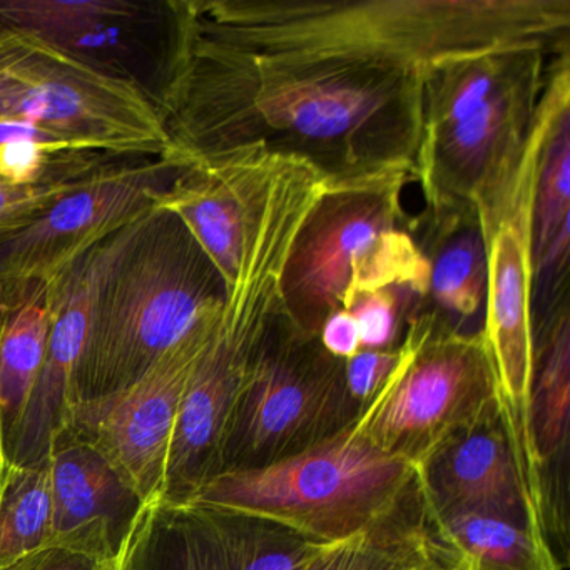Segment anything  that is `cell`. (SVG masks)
<instances>
[{
	"instance_id": "obj_4",
	"label": "cell",
	"mask_w": 570,
	"mask_h": 570,
	"mask_svg": "<svg viewBox=\"0 0 570 570\" xmlns=\"http://www.w3.org/2000/svg\"><path fill=\"white\" fill-rule=\"evenodd\" d=\"M368 405L352 425L299 455L219 473L191 502L262 517L323 543L419 532V470L373 442Z\"/></svg>"
},
{
	"instance_id": "obj_22",
	"label": "cell",
	"mask_w": 570,
	"mask_h": 570,
	"mask_svg": "<svg viewBox=\"0 0 570 570\" xmlns=\"http://www.w3.org/2000/svg\"><path fill=\"white\" fill-rule=\"evenodd\" d=\"M88 169L85 153L65 151L29 126L0 122V235L38 218L72 191Z\"/></svg>"
},
{
	"instance_id": "obj_9",
	"label": "cell",
	"mask_w": 570,
	"mask_h": 570,
	"mask_svg": "<svg viewBox=\"0 0 570 570\" xmlns=\"http://www.w3.org/2000/svg\"><path fill=\"white\" fill-rule=\"evenodd\" d=\"M499 406L482 332H453L432 309L406 325L399 363L368 405L373 442L419 465L440 443Z\"/></svg>"
},
{
	"instance_id": "obj_12",
	"label": "cell",
	"mask_w": 570,
	"mask_h": 570,
	"mask_svg": "<svg viewBox=\"0 0 570 570\" xmlns=\"http://www.w3.org/2000/svg\"><path fill=\"white\" fill-rule=\"evenodd\" d=\"M559 58L537 66L466 118L423 132L413 179L429 212L480 208L509 181Z\"/></svg>"
},
{
	"instance_id": "obj_20",
	"label": "cell",
	"mask_w": 570,
	"mask_h": 570,
	"mask_svg": "<svg viewBox=\"0 0 570 570\" xmlns=\"http://www.w3.org/2000/svg\"><path fill=\"white\" fill-rule=\"evenodd\" d=\"M413 236L430 266L425 308L453 332L475 335L487 298V253L475 209L429 212L412 223ZM423 308V309H425Z\"/></svg>"
},
{
	"instance_id": "obj_21",
	"label": "cell",
	"mask_w": 570,
	"mask_h": 570,
	"mask_svg": "<svg viewBox=\"0 0 570 570\" xmlns=\"http://www.w3.org/2000/svg\"><path fill=\"white\" fill-rule=\"evenodd\" d=\"M423 546L432 570H563L546 535L489 515H423Z\"/></svg>"
},
{
	"instance_id": "obj_14",
	"label": "cell",
	"mask_w": 570,
	"mask_h": 570,
	"mask_svg": "<svg viewBox=\"0 0 570 570\" xmlns=\"http://www.w3.org/2000/svg\"><path fill=\"white\" fill-rule=\"evenodd\" d=\"M218 318L173 346L135 385L76 405L62 429L95 446L148 505L161 497L186 385Z\"/></svg>"
},
{
	"instance_id": "obj_7",
	"label": "cell",
	"mask_w": 570,
	"mask_h": 570,
	"mask_svg": "<svg viewBox=\"0 0 570 570\" xmlns=\"http://www.w3.org/2000/svg\"><path fill=\"white\" fill-rule=\"evenodd\" d=\"M410 175L325 186L303 219L283 266L279 308L320 338L322 326L356 293L390 286L429 296L430 266L402 205Z\"/></svg>"
},
{
	"instance_id": "obj_23",
	"label": "cell",
	"mask_w": 570,
	"mask_h": 570,
	"mask_svg": "<svg viewBox=\"0 0 570 570\" xmlns=\"http://www.w3.org/2000/svg\"><path fill=\"white\" fill-rule=\"evenodd\" d=\"M51 285L0 288V460L12 445L45 362L51 330Z\"/></svg>"
},
{
	"instance_id": "obj_17",
	"label": "cell",
	"mask_w": 570,
	"mask_h": 570,
	"mask_svg": "<svg viewBox=\"0 0 570 570\" xmlns=\"http://www.w3.org/2000/svg\"><path fill=\"white\" fill-rule=\"evenodd\" d=\"M49 465L52 547L91 557L102 566L121 563L148 503L95 446L66 430L52 442Z\"/></svg>"
},
{
	"instance_id": "obj_1",
	"label": "cell",
	"mask_w": 570,
	"mask_h": 570,
	"mask_svg": "<svg viewBox=\"0 0 570 570\" xmlns=\"http://www.w3.org/2000/svg\"><path fill=\"white\" fill-rule=\"evenodd\" d=\"M155 96L169 149L191 165L259 145L326 186L403 173L413 178L426 72L392 62L252 58L195 35L165 2Z\"/></svg>"
},
{
	"instance_id": "obj_10",
	"label": "cell",
	"mask_w": 570,
	"mask_h": 570,
	"mask_svg": "<svg viewBox=\"0 0 570 570\" xmlns=\"http://www.w3.org/2000/svg\"><path fill=\"white\" fill-rule=\"evenodd\" d=\"M12 32V69L24 89L14 122L36 126L79 151L163 158L169 139L151 92L86 59Z\"/></svg>"
},
{
	"instance_id": "obj_31",
	"label": "cell",
	"mask_w": 570,
	"mask_h": 570,
	"mask_svg": "<svg viewBox=\"0 0 570 570\" xmlns=\"http://www.w3.org/2000/svg\"><path fill=\"white\" fill-rule=\"evenodd\" d=\"M109 567L112 566H102L91 557L62 549V547H48V549L29 553L0 570H109Z\"/></svg>"
},
{
	"instance_id": "obj_8",
	"label": "cell",
	"mask_w": 570,
	"mask_h": 570,
	"mask_svg": "<svg viewBox=\"0 0 570 570\" xmlns=\"http://www.w3.org/2000/svg\"><path fill=\"white\" fill-rule=\"evenodd\" d=\"M363 409L350 393L346 360L299 332L278 303L229 425L222 473L299 455L352 425Z\"/></svg>"
},
{
	"instance_id": "obj_29",
	"label": "cell",
	"mask_w": 570,
	"mask_h": 570,
	"mask_svg": "<svg viewBox=\"0 0 570 570\" xmlns=\"http://www.w3.org/2000/svg\"><path fill=\"white\" fill-rule=\"evenodd\" d=\"M425 302L413 289L390 286L376 292L356 293L343 309L355 316L362 350H396L409 320Z\"/></svg>"
},
{
	"instance_id": "obj_3",
	"label": "cell",
	"mask_w": 570,
	"mask_h": 570,
	"mask_svg": "<svg viewBox=\"0 0 570 570\" xmlns=\"http://www.w3.org/2000/svg\"><path fill=\"white\" fill-rule=\"evenodd\" d=\"M226 295L225 278L188 226L156 203L119 232L102 269L72 409L135 385L173 346L215 322Z\"/></svg>"
},
{
	"instance_id": "obj_15",
	"label": "cell",
	"mask_w": 570,
	"mask_h": 570,
	"mask_svg": "<svg viewBox=\"0 0 570 570\" xmlns=\"http://www.w3.org/2000/svg\"><path fill=\"white\" fill-rule=\"evenodd\" d=\"M416 470L423 515L489 513L533 527L546 535L499 406L450 435Z\"/></svg>"
},
{
	"instance_id": "obj_33",
	"label": "cell",
	"mask_w": 570,
	"mask_h": 570,
	"mask_svg": "<svg viewBox=\"0 0 570 570\" xmlns=\"http://www.w3.org/2000/svg\"><path fill=\"white\" fill-rule=\"evenodd\" d=\"M22 89L24 85L12 69V32L0 29V122H14Z\"/></svg>"
},
{
	"instance_id": "obj_5",
	"label": "cell",
	"mask_w": 570,
	"mask_h": 570,
	"mask_svg": "<svg viewBox=\"0 0 570 570\" xmlns=\"http://www.w3.org/2000/svg\"><path fill=\"white\" fill-rule=\"evenodd\" d=\"M312 208L302 189L275 185L242 249L225 306L179 409L158 503H186L222 473L223 446L263 333L279 303L293 239Z\"/></svg>"
},
{
	"instance_id": "obj_16",
	"label": "cell",
	"mask_w": 570,
	"mask_h": 570,
	"mask_svg": "<svg viewBox=\"0 0 570 570\" xmlns=\"http://www.w3.org/2000/svg\"><path fill=\"white\" fill-rule=\"evenodd\" d=\"M283 156L262 146L186 165L158 205L181 218L232 285L249 229L258 222Z\"/></svg>"
},
{
	"instance_id": "obj_2",
	"label": "cell",
	"mask_w": 570,
	"mask_h": 570,
	"mask_svg": "<svg viewBox=\"0 0 570 570\" xmlns=\"http://www.w3.org/2000/svg\"><path fill=\"white\" fill-rule=\"evenodd\" d=\"M169 8L195 35L252 58L429 72L499 49L569 52L570 0H171Z\"/></svg>"
},
{
	"instance_id": "obj_27",
	"label": "cell",
	"mask_w": 570,
	"mask_h": 570,
	"mask_svg": "<svg viewBox=\"0 0 570 570\" xmlns=\"http://www.w3.org/2000/svg\"><path fill=\"white\" fill-rule=\"evenodd\" d=\"M142 9L126 0H0V29L68 49L108 26L138 21Z\"/></svg>"
},
{
	"instance_id": "obj_6",
	"label": "cell",
	"mask_w": 570,
	"mask_h": 570,
	"mask_svg": "<svg viewBox=\"0 0 570 570\" xmlns=\"http://www.w3.org/2000/svg\"><path fill=\"white\" fill-rule=\"evenodd\" d=\"M567 106H570V65L569 56H563L553 62L535 121L512 176L487 205L475 209L487 253L482 335L495 373L500 416L537 509L540 466L532 433L533 205L547 138L557 116Z\"/></svg>"
},
{
	"instance_id": "obj_26",
	"label": "cell",
	"mask_w": 570,
	"mask_h": 570,
	"mask_svg": "<svg viewBox=\"0 0 570 570\" xmlns=\"http://www.w3.org/2000/svg\"><path fill=\"white\" fill-rule=\"evenodd\" d=\"M51 465L0 460V569L52 547Z\"/></svg>"
},
{
	"instance_id": "obj_24",
	"label": "cell",
	"mask_w": 570,
	"mask_h": 570,
	"mask_svg": "<svg viewBox=\"0 0 570 570\" xmlns=\"http://www.w3.org/2000/svg\"><path fill=\"white\" fill-rule=\"evenodd\" d=\"M570 253V106L557 116L540 165L533 205V316L567 303Z\"/></svg>"
},
{
	"instance_id": "obj_34",
	"label": "cell",
	"mask_w": 570,
	"mask_h": 570,
	"mask_svg": "<svg viewBox=\"0 0 570 570\" xmlns=\"http://www.w3.org/2000/svg\"><path fill=\"white\" fill-rule=\"evenodd\" d=\"M121 563H116V566L109 567V570H121Z\"/></svg>"
},
{
	"instance_id": "obj_25",
	"label": "cell",
	"mask_w": 570,
	"mask_h": 570,
	"mask_svg": "<svg viewBox=\"0 0 570 570\" xmlns=\"http://www.w3.org/2000/svg\"><path fill=\"white\" fill-rule=\"evenodd\" d=\"M563 55L569 52L527 46L499 49L433 66L423 79V132L466 118L497 92L537 66L547 65Z\"/></svg>"
},
{
	"instance_id": "obj_11",
	"label": "cell",
	"mask_w": 570,
	"mask_h": 570,
	"mask_svg": "<svg viewBox=\"0 0 570 570\" xmlns=\"http://www.w3.org/2000/svg\"><path fill=\"white\" fill-rule=\"evenodd\" d=\"M111 159L38 218L0 235V288L51 285L76 259L146 215L186 166L168 158Z\"/></svg>"
},
{
	"instance_id": "obj_19",
	"label": "cell",
	"mask_w": 570,
	"mask_h": 570,
	"mask_svg": "<svg viewBox=\"0 0 570 570\" xmlns=\"http://www.w3.org/2000/svg\"><path fill=\"white\" fill-rule=\"evenodd\" d=\"M543 346H535L532 392V433L540 466V515L543 532L556 552L567 560L569 540V305L546 320Z\"/></svg>"
},
{
	"instance_id": "obj_13",
	"label": "cell",
	"mask_w": 570,
	"mask_h": 570,
	"mask_svg": "<svg viewBox=\"0 0 570 570\" xmlns=\"http://www.w3.org/2000/svg\"><path fill=\"white\" fill-rule=\"evenodd\" d=\"M333 546L238 510L155 503L142 515L121 570H305Z\"/></svg>"
},
{
	"instance_id": "obj_18",
	"label": "cell",
	"mask_w": 570,
	"mask_h": 570,
	"mask_svg": "<svg viewBox=\"0 0 570 570\" xmlns=\"http://www.w3.org/2000/svg\"><path fill=\"white\" fill-rule=\"evenodd\" d=\"M119 232L76 259L51 283V330L45 362L12 445L11 462L42 465L68 425L72 379L85 350L92 302Z\"/></svg>"
},
{
	"instance_id": "obj_30",
	"label": "cell",
	"mask_w": 570,
	"mask_h": 570,
	"mask_svg": "<svg viewBox=\"0 0 570 570\" xmlns=\"http://www.w3.org/2000/svg\"><path fill=\"white\" fill-rule=\"evenodd\" d=\"M396 350H360L346 360V383L360 405L366 406L385 385L399 363Z\"/></svg>"
},
{
	"instance_id": "obj_32",
	"label": "cell",
	"mask_w": 570,
	"mask_h": 570,
	"mask_svg": "<svg viewBox=\"0 0 570 570\" xmlns=\"http://www.w3.org/2000/svg\"><path fill=\"white\" fill-rule=\"evenodd\" d=\"M320 342L336 358L350 360L362 350L355 316L346 309L333 313L320 332Z\"/></svg>"
},
{
	"instance_id": "obj_28",
	"label": "cell",
	"mask_w": 570,
	"mask_h": 570,
	"mask_svg": "<svg viewBox=\"0 0 570 570\" xmlns=\"http://www.w3.org/2000/svg\"><path fill=\"white\" fill-rule=\"evenodd\" d=\"M305 570H432L423 532L379 533L330 547Z\"/></svg>"
}]
</instances>
